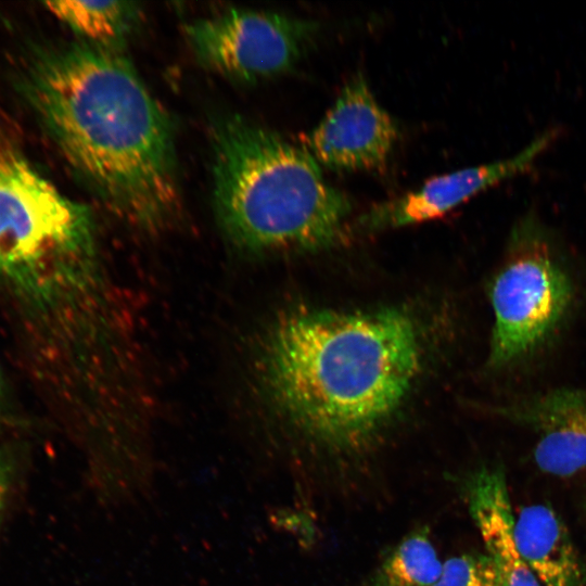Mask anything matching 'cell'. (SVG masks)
Masks as SVG:
<instances>
[{
    "mask_svg": "<svg viewBox=\"0 0 586 586\" xmlns=\"http://www.w3.org/2000/svg\"><path fill=\"white\" fill-rule=\"evenodd\" d=\"M443 565L429 527L420 525L386 550L364 586H433Z\"/></svg>",
    "mask_w": 586,
    "mask_h": 586,
    "instance_id": "13",
    "label": "cell"
},
{
    "mask_svg": "<svg viewBox=\"0 0 586 586\" xmlns=\"http://www.w3.org/2000/svg\"><path fill=\"white\" fill-rule=\"evenodd\" d=\"M4 424H7V422L3 421V420L0 418V426H1V425H4Z\"/></svg>",
    "mask_w": 586,
    "mask_h": 586,
    "instance_id": "17",
    "label": "cell"
},
{
    "mask_svg": "<svg viewBox=\"0 0 586 586\" xmlns=\"http://www.w3.org/2000/svg\"><path fill=\"white\" fill-rule=\"evenodd\" d=\"M93 218L31 162L22 131L0 97V243L73 227Z\"/></svg>",
    "mask_w": 586,
    "mask_h": 586,
    "instance_id": "6",
    "label": "cell"
},
{
    "mask_svg": "<svg viewBox=\"0 0 586 586\" xmlns=\"http://www.w3.org/2000/svg\"><path fill=\"white\" fill-rule=\"evenodd\" d=\"M492 409L536 435L533 460L542 472L569 477L586 470V388H551Z\"/></svg>",
    "mask_w": 586,
    "mask_h": 586,
    "instance_id": "9",
    "label": "cell"
},
{
    "mask_svg": "<svg viewBox=\"0 0 586 586\" xmlns=\"http://www.w3.org/2000/svg\"><path fill=\"white\" fill-rule=\"evenodd\" d=\"M391 115L379 104L366 78L356 74L301 144L321 166L337 171L384 166L397 140Z\"/></svg>",
    "mask_w": 586,
    "mask_h": 586,
    "instance_id": "7",
    "label": "cell"
},
{
    "mask_svg": "<svg viewBox=\"0 0 586 586\" xmlns=\"http://www.w3.org/2000/svg\"><path fill=\"white\" fill-rule=\"evenodd\" d=\"M515 545L542 586H586V570L570 533L548 504L514 513Z\"/></svg>",
    "mask_w": 586,
    "mask_h": 586,
    "instance_id": "11",
    "label": "cell"
},
{
    "mask_svg": "<svg viewBox=\"0 0 586 586\" xmlns=\"http://www.w3.org/2000/svg\"><path fill=\"white\" fill-rule=\"evenodd\" d=\"M558 133L556 128L542 132L511 157L432 177L420 188L371 207L357 226L378 231L441 217L481 191L530 170Z\"/></svg>",
    "mask_w": 586,
    "mask_h": 586,
    "instance_id": "8",
    "label": "cell"
},
{
    "mask_svg": "<svg viewBox=\"0 0 586 586\" xmlns=\"http://www.w3.org/2000/svg\"><path fill=\"white\" fill-rule=\"evenodd\" d=\"M0 418L8 424H15L20 421L17 408L12 397L9 383L5 379L3 369L0 364Z\"/></svg>",
    "mask_w": 586,
    "mask_h": 586,
    "instance_id": "16",
    "label": "cell"
},
{
    "mask_svg": "<svg viewBox=\"0 0 586 586\" xmlns=\"http://www.w3.org/2000/svg\"><path fill=\"white\" fill-rule=\"evenodd\" d=\"M23 93L67 163L115 215L141 229L180 209L167 112L118 51L86 41L33 52Z\"/></svg>",
    "mask_w": 586,
    "mask_h": 586,
    "instance_id": "1",
    "label": "cell"
},
{
    "mask_svg": "<svg viewBox=\"0 0 586 586\" xmlns=\"http://www.w3.org/2000/svg\"><path fill=\"white\" fill-rule=\"evenodd\" d=\"M433 586H505L493 559L486 552L468 551L444 562Z\"/></svg>",
    "mask_w": 586,
    "mask_h": 586,
    "instance_id": "14",
    "label": "cell"
},
{
    "mask_svg": "<svg viewBox=\"0 0 586 586\" xmlns=\"http://www.w3.org/2000/svg\"><path fill=\"white\" fill-rule=\"evenodd\" d=\"M319 25L310 20L229 9L186 26L188 42L206 68L239 82L283 74L300 61Z\"/></svg>",
    "mask_w": 586,
    "mask_h": 586,
    "instance_id": "5",
    "label": "cell"
},
{
    "mask_svg": "<svg viewBox=\"0 0 586 586\" xmlns=\"http://www.w3.org/2000/svg\"><path fill=\"white\" fill-rule=\"evenodd\" d=\"M46 9L82 40L118 50L132 35L141 10L132 1H48Z\"/></svg>",
    "mask_w": 586,
    "mask_h": 586,
    "instance_id": "12",
    "label": "cell"
},
{
    "mask_svg": "<svg viewBox=\"0 0 586 586\" xmlns=\"http://www.w3.org/2000/svg\"><path fill=\"white\" fill-rule=\"evenodd\" d=\"M488 295L494 324L486 366L493 370L532 359L569 319L575 281L557 238L534 211L513 226Z\"/></svg>",
    "mask_w": 586,
    "mask_h": 586,
    "instance_id": "4",
    "label": "cell"
},
{
    "mask_svg": "<svg viewBox=\"0 0 586 586\" xmlns=\"http://www.w3.org/2000/svg\"><path fill=\"white\" fill-rule=\"evenodd\" d=\"M459 486L485 552L493 559L505 586H542L514 542V511L504 468L482 464L464 474Z\"/></svg>",
    "mask_w": 586,
    "mask_h": 586,
    "instance_id": "10",
    "label": "cell"
},
{
    "mask_svg": "<svg viewBox=\"0 0 586 586\" xmlns=\"http://www.w3.org/2000/svg\"><path fill=\"white\" fill-rule=\"evenodd\" d=\"M212 135L214 211L235 249L310 252L342 238L351 200L302 144L241 116L222 117Z\"/></svg>",
    "mask_w": 586,
    "mask_h": 586,
    "instance_id": "3",
    "label": "cell"
},
{
    "mask_svg": "<svg viewBox=\"0 0 586 586\" xmlns=\"http://www.w3.org/2000/svg\"><path fill=\"white\" fill-rule=\"evenodd\" d=\"M14 473L13 453L0 448V523Z\"/></svg>",
    "mask_w": 586,
    "mask_h": 586,
    "instance_id": "15",
    "label": "cell"
},
{
    "mask_svg": "<svg viewBox=\"0 0 586 586\" xmlns=\"http://www.w3.org/2000/svg\"><path fill=\"white\" fill-rule=\"evenodd\" d=\"M259 375L282 419L334 460L369 450L416 381L422 341L412 317L293 309L271 326Z\"/></svg>",
    "mask_w": 586,
    "mask_h": 586,
    "instance_id": "2",
    "label": "cell"
}]
</instances>
